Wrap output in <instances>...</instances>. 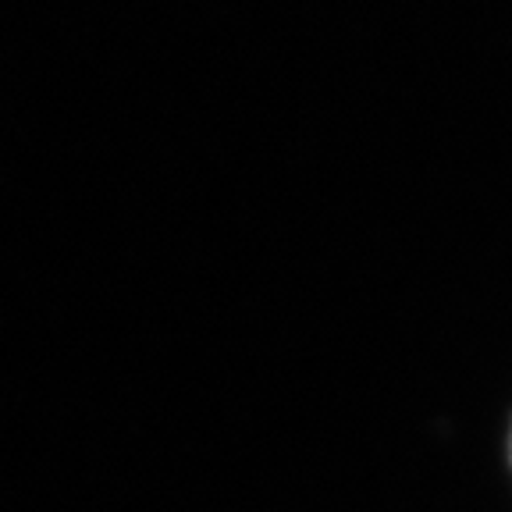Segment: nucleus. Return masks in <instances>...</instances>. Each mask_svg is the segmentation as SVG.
Segmentation results:
<instances>
[{"label":"nucleus","mask_w":512,"mask_h":512,"mask_svg":"<svg viewBox=\"0 0 512 512\" xmlns=\"http://www.w3.org/2000/svg\"><path fill=\"white\" fill-rule=\"evenodd\" d=\"M509 452H512V441H509Z\"/></svg>","instance_id":"f257e3e1"}]
</instances>
